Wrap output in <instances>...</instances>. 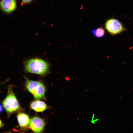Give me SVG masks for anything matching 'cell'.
I'll return each instance as SVG.
<instances>
[{
	"label": "cell",
	"instance_id": "30bf717a",
	"mask_svg": "<svg viewBox=\"0 0 133 133\" xmlns=\"http://www.w3.org/2000/svg\"><path fill=\"white\" fill-rule=\"evenodd\" d=\"M34 0H21V6H23L26 4H30Z\"/></svg>",
	"mask_w": 133,
	"mask_h": 133
},
{
	"label": "cell",
	"instance_id": "7c38bea8",
	"mask_svg": "<svg viewBox=\"0 0 133 133\" xmlns=\"http://www.w3.org/2000/svg\"><path fill=\"white\" fill-rule=\"evenodd\" d=\"M3 125V124L2 121L0 119V128H1Z\"/></svg>",
	"mask_w": 133,
	"mask_h": 133
},
{
	"label": "cell",
	"instance_id": "277c9868",
	"mask_svg": "<svg viewBox=\"0 0 133 133\" xmlns=\"http://www.w3.org/2000/svg\"><path fill=\"white\" fill-rule=\"evenodd\" d=\"M105 28L111 35L119 34L126 30L125 28L118 20L115 19H111L106 22Z\"/></svg>",
	"mask_w": 133,
	"mask_h": 133
},
{
	"label": "cell",
	"instance_id": "6da1fadb",
	"mask_svg": "<svg viewBox=\"0 0 133 133\" xmlns=\"http://www.w3.org/2000/svg\"><path fill=\"white\" fill-rule=\"evenodd\" d=\"M24 72L44 76L50 73V64L46 61L39 58L30 59L23 62Z\"/></svg>",
	"mask_w": 133,
	"mask_h": 133
},
{
	"label": "cell",
	"instance_id": "ba28073f",
	"mask_svg": "<svg viewBox=\"0 0 133 133\" xmlns=\"http://www.w3.org/2000/svg\"><path fill=\"white\" fill-rule=\"evenodd\" d=\"M17 120L20 126L22 128L27 127L29 125L30 119L26 114L19 112L17 114Z\"/></svg>",
	"mask_w": 133,
	"mask_h": 133
},
{
	"label": "cell",
	"instance_id": "3957f363",
	"mask_svg": "<svg viewBox=\"0 0 133 133\" xmlns=\"http://www.w3.org/2000/svg\"><path fill=\"white\" fill-rule=\"evenodd\" d=\"M2 104L6 112L9 115L20 109L19 104L13 92L12 85L9 86L7 95L2 101Z\"/></svg>",
	"mask_w": 133,
	"mask_h": 133
},
{
	"label": "cell",
	"instance_id": "7a4b0ae2",
	"mask_svg": "<svg viewBox=\"0 0 133 133\" xmlns=\"http://www.w3.org/2000/svg\"><path fill=\"white\" fill-rule=\"evenodd\" d=\"M23 77L25 80L26 88L34 98L37 100L45 99L46 88L43 82L40 81L31 80L25 76Z\"/></svg>",
	"mask_w": 133,
	"mask_h": 133
},
{
	"label": "cell",
	"instance_id": "52a82bcc",
	"mask_svg": "<svg viewBox=\"0 0 133 133\" xmlns=\"http://www.w3.org/2000/svg\"><path fill=\"white\" fill-rule=\"evenodd\" d=\"M31 108L35 111L37 112H41L47 109L46 104L43 101L38 100L32 102L30 104Z\"/></svg>",
	"mask_w": 133,
	"mask_h": 133
},
{
	"label": "cell",
	"instance_id": "9c48e42d",
	"mask_svg": "<svg viewBox=\"0 0 133 133\" xmlns=\"http://www.w3.org/2000/svg\"><path fill=\"white\" fill-rule=\"evenodd\" d=\"M92 33L95 36L99 38H100L104 36L105 32L102 28L100 27L93 29L92 31Z\"/></svg>",
	"mask_w": 133,
	"mask_h": 133
},
{
	"label": "cell",
	"instance_id": "8992f818",
	"mask_svg": "<svg viewBox=\"0 0 133 133\" xmlns=\"http://www.w3.org/2000/svg\"><path fill=\"white\" fill-rule=\"evenodd\" d=\"M29 126L30 128L34 132L41 133L44 129L45 123L42 119L35 116L30 120Z\"/></svg>",
	"mask_w": 133,
	"mask_h": 133
},
{
	"label": "cell",
	"instance_id": "8fae6325",
	"mask_svg": "<svg viewBox=\"0 0 133 133\" xmlns=\"http://www.w3.org/2000/svg\"><path fill=\"white\" fill-rule=\"evenodd\" d=\"M3 110L2 105L0 104V112H2L3 111Z\"/></svg>",
	"mask_w": 133,
	"mask_h": 133
},
{
	"label": "cell",
	"instance_id": "5b68a950",
	"mask_svg": "<svg viewBox=\"0 0 133 133\" xmlns=\"http://www.w3.org/2000/svg\"><path fill=\"white\" fill-rule=\"evenodd\" d=\"M17 0H0V9L3 13L10 14L17 9Z\"/></svg>",
	"mask_w": 133,
	"mask_h": 133
}]
</instances>
